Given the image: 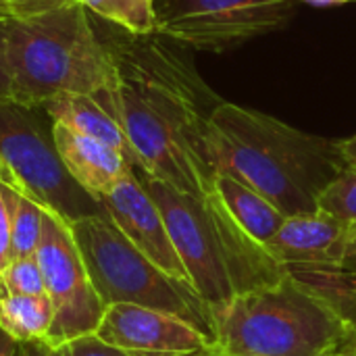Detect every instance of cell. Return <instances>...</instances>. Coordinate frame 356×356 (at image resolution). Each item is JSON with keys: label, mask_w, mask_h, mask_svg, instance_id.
Masks as SVG:
<instances>
[{"label": "cell", "mask_w": 356, "mask_h": 356, "mask_svg": "<svg viewBox=\"0 0 356 356\" xmlns=\"http://www.w3.org/2000/svg\"><path fill=\"white\" fill-rule=\"evenodd\" d=\"M0 294H21V296H46L42 269L38 257L15 259L4 275L0 277Z\"/></svg>", "instance_id": "19"}, {"label": "cell", "mask_w": 356, "mask_h": 356, "mask_svg": "<svg viewBox=\"0 0 356 356\" xmlns=\"http://www.w3.org/2000/svg\"><path fill=\"white\" fill-rule=\"evenodd\" d=\"M54 309L48 296L0 294V330L17 344L48 342Z\"/></svg>", "instance_id": "15"}, {"label": "cell", "mask_w": 356, "mask_h": 356, "mask_svg": "<svg viewBox=\"0 0 356 356\" xmlns=\"http://www.w3.org/2000/svg\"><path fill=\"white\" fill-rule=\"evenodd\" d=\"M350 227L336 217L315 211L286 217L267 244L271 257L292 275L305 277L334 271L342 259Z\"/></svg>", "instance_id": "11"}, {"label": "cell", "mask_w": 356, "mask_h": 356, "mask_svg": "<svg viewBox=\"0 0 356 356\" xmlns=\"http://www.w3.org/2000/svg\"><path fill=\"white\" fill-rule=\"evenodd\" d=\"M213 192L232 215V219L259 244L267 246L277 229L284 225L286 215L273 207L265 196L244 186L229 175H215Z\"/></svg>", "instance_id": "14"}, {"label": "cell", "mask_w": 356, "mask_h": 356, "mask_svg": "<svg viewBox=\"0 0 356 356\" xmlns=\"http://www.w3.org/2000/svg\"><path fill=\"white\" fill-rule=\"evenodd\" d=\"M336 356H338V355H336Z\"/></svg>", "instance_id": "32"}, {"label": "cell", "mask_w": 356, "mask_h": 356, "mask_svg": "<svg viewBox=\"0 0 356 356\" xmlns=\"http://www.w3.org/2000/svg\"><path fill=\"white\" fill-rule=\"evenodd\" d=\"M309 4H317V6H327V4H344V2H356V0H305Z\"/></svg>", "instance_id": "28"}, {"label": "cell", "mask_w": 356, "mask_h": 356, "mask_svg": "<svg viewBox=\"0 0 356 356\" xmlns=\"http://www.w3.org/2000/svg\"><path fill=\"white\" fill-rule=\"evenodd\" d=\"M319 211L336 217L348 227L356 225V167H346L321 194Z\"/></svg>", "instance_id": "18"}, {"label": "cell", "mask_w": 356, "mask_h": 356, "mask_svg": "<svg viewBox=\"0 0 356 356\" xmlns=\"http://www.w3.org/2000/svg\"><path fill=\"white\" fill-rule=\"evenodd\" d=\"M71 229L88 275L106 307L138 305L171 313L215 342L213 309L190 284L167 275L146 259L108 217H81L71 221Z\"/></svg>", "instance_id": "5"}, {"label": "cell", "mask_w": 356, "mask_h": 356, "mask_svg": "<svg viewBox=\"0 0 356 356\" xmlns=\"http://www.w3.org/2000/svg\"><path fill=\"white\" fill-rule=\"evenodd\" d=\"M213 317L225 356H336L356 342L338 302L292 273L236 296Z\"/></svg>", "instance_id": "3"}, {"label": "cell", "mask_w": 356, "mask_h": 356, "mask_svg": "<svg viewBox=\"0 0 356 356\" xmlns=\"http://www.w3.org/2000/svg\"><path fill=\"white\" fill-rule=\"evenodd\" d=\"M94 336L127 356H198L215 346L181 317L138 305L106 307Z\"/></svg>", "instance_id": "9"}, {"label": "cell", "mask_w": 356, "mask_h": 356, "mask_svg": "<svg viewBox=\"0 0 356 356\" xmlns=\"http://www.w3.org/2000/svg\"><path fill=\"white\" fill-rule=\"evenodd\" d=\"M100 202L115 227L146 259H150L167 275L190 284L186 267L169 236L163 213L136 171H129Z\"/></svg>", "instance_id": "10"}, {"label": "cell", "mask_w": 356, "mask_h": 356, "mask_svg": "<svg viewBox=\"0 0 356 356\" xmlns=\"http://www.w3.org/2000/svg\"><path fill=\"white\" fill-rule=\"evenodd\" d=\"M207 150L215 175L242 181L286 217L319 211L323 190L348 167L340 140L225 100L209 119Z\"/></svg>", "instance_id": "1"}, {"label": "cell", "mask_w": 356, "mask_h": 356, "mask_svg": "<svg viewBox=\"0 0 356 356\" xmlns=\"http://www.w3.org/2000/svg\"><path fill=\"white\" fill-rule=\"evenodd\" d=\"M298 280H302L305 284L321 290L323 294H327L334 300L356 296V225L350 227V232H348L342 259H340V263H338V267L334 271L305 275V277H298Z\"/></svg>", "instance_id": "17"}, {"label": "cell", "mask_w": 356, "mask_h": 356, "mask_svg": "<svg viewBox=\"0 0 356 356\" xmlns=\"http://www.w3.org/2000/svg\"><path fill=\"white\" fill-rule=\"evenodd\" d=\"M19 355V344L10 340L2 330H0V356H17Z\"/></svg>", "instance_id": "27"}, {"label": "cell", "mask_w": 356, "mask_h": 356, "mask_svg": "<svg viewBox=\"0 0 356 356\" xmlns=\"http://www.w3.org/2000/svg\"><path fill=\"white\" fill-rule=\"evenodd\" d=\"M138 177L163 213L192 288L213 311L288 273L232 219L215 192L196 198L150 175Z\"/></svg>", "instance_id": "2"}, {"label": "cell", "mask_w": 356, "mask_h": 356, "mask_svg": "<svg viewBox=\"0 0 356 356\" xmlns=\"http://www.w3.org/2000/svg\"><path fill=\"white\" fill-rule=\"evenodd\" d=\"M338 356H356V342L355 344H350L348 348H344V350H342Z\"/></svg>", "instance_id": "29"}, {"label": "cell", "mask_w": 356, "mask_h": 356, "mask_svg": "<svg viewBox=\"0 0 356 356\" xmlns=\"http://www.w3.org/2000/svg\"><path fill=\"white\" fill-rule=\"evenodd\" d=\"M17 356H63V348H54L46 342H31V344H19Z\"/></svg>", "instance_id": "24"}, {"label": "cell", "mask_w": 356, "mask_h": 356, "mask_svg": "<svg viewBox=\"0 0 356 356\" xmlns=\"http://www.w3.org/2000/svg\"><path fill=\"white\" fill-rule=\"evenodd\" d=\"M292 10L294 0H154L159 35L211 52L280 29Z\"/></svg>", "instance_id": "8"}, {"label": "cell", "mask_w": 356, "mask_h": 356, "mask_svg": "<svg viewBox=\"0 0 356 356\" xmlns=\"http://www.w3.org/2000/svg\"><path fill=\"white\" fill-rule=\"evenodd\" d=\"M198 356H225L217 346H213V348H209L207 353H202V355H198Z\"/></svg>", "instance_id": "30"}, {"label": "cell", "mask_w": 356, "mask_h": 356, "mask_svg": "<svg viewBox=\"0 0 356 356\" xmlns=\"http://www.w3.org/2000/svg\"><path fill=\"white\" fill-rule=\"evenodd\" d=\"M56 154L71 179L92 198L102 200L134 167L113 146L52 123Z\"/></svg>", "instance_id": "12"}, {"label": "cell", "mask_w": 356, "mask_h": 356, "mask_svg": "<svg viewBox=\"0 0 356 356\" xmlns=\"http://www.w3.org/2000/svg\"><path fill=\"white\" fill-rule=\"evenodd\" d=\"M336 302H338V307L344 311V315L348 317V321H350V325H353V330H355V336H356V296L340 298V300H336Z\"/></svg>", "instance_id": "25"}, {"label": "cell", "mask_w": 356, "mask_h": 356, "mask_svg": "<svg viewBox=\"0 0 356 356\" xmlns=\"http://www.w3.org/2000/svg\"><path fill=\"white\" fill-rule=\"evenodd\" d=\"M81 2L4 19L10 100L40 108L60 94H98L113 81L108 50Z\"/></svg>", "instance_id": "4"}, {"label": "cell", "mask_w": 356, "mask_h": 356, "mask_svg": "<svg viewBox=\"0 0 356 356\" xmlns=\"http://www.w3.org/2000/svg\"><path fill=\"white\" fill-rule=\"evenodd\" d=\"M340 146H342V154H344L346 165L348 167H356V136L346 138V140H340Z\"/></svg>", "instance_id": "26"}, {"label": "cell", "mask_w": 356, "mask_h": 356, "mask_svg": "<svg viewBox=\"0 0 356 356\" xmlns=\"http://www.w3.org/2000/svg\"><path fill=\"white\" fill-rule=\"evenodd\" d=\"M79 0H10V17H33L44 15Z\"/></svg>", "instance_id": "22"}, {"label": "cell", "mask_w": 356, "mask_h": 356, "mask_svg": "<svg viewBox=\"0 0 356 356\" xmlns=\"http://www.w3.org/2000/svg\"><path fill=\"white\" fill-rule=\"evenodd\" d=\"M42 209V238L35 257L46 296L54 309V323L46 344L63 348L73 340L94 336L106 305L88 275L71 221L46 204Z\"/></svg>", "instance_id": "7"}, {"label": "cell", "mask_w": 356, "mask_h": 356, "mask_svg": "<svg viewBox=\"0 0 356 356\" xmlns=\"http://www.w3.org/2000/svg\"><path fill=\"white\" fill-rule=\"evenodd\" d=\"M90 13L119 25L131 35L156 33L154 0H79Z\"/></svg>", "instance_id": "16"}, {"label": "cell", "mask_w": 356, "mask_h": 356, "mask_svg": "<svg viewBox=\"0 0 356 356\" xmlns=\"http://www.w3.org/2000/svg\"><path fill=\"white\" fill-rule=\"evenodd\" d=\"M0 13L10 15V0H0Z\"/></svg>", "instance_id": "31"}, {"label": "cell", "mask_w": 356, "mask_h": 356, "mask_svg": "<svg viewBox=\"0 0 356 356\" xmlns=\"http://www.w3.org/2000/svg\"><path fill=\"white\" fill-rule=\"evenodd\" d=\"M42 108L0 100V163L46 207L69 221L106 215L100 200L83 192L63 167L54 142L52 121L44 123Z\"/></svg>", "instance_id": "6"}, {"label": "cell", "mask_w": 356, "mask_h": 356, "mask_svg": "<svg viewBox=\"0 0 356 356\" xmlns=\"http://www.w3.org/2000/svg\"><path fill=\"white\" fill-rule=\"evenodd\" d=\"M15 261L13 252V215H10V198L6 184L0 177V277Z\"/></svg>", "instance_id": "20"}, {"label": "cell", "mask_w": 356, "mask_h": 356, "mask_svg": "<svg viewBox=\"0 0 356 356\" xmlns=\"http://www.w3.org/2000/svg\"><path fill=\"white\" fill-rule=\"evenodd\" d=\"M10 17L0 13V100H10V73L6 65V46H4V19Z\"/></svg>", "instance_id": "23"}, {"label": "cell", "mask_w": 356, "mask_h": 356, "mask_svg": "<svg viewBox=\"0 0 356 356\" xmlns=\"http://www.w3.org/2000/svg\"><path fill=\"white\" fill-rule=\"evenodd\" d=\"M52 123H60L75 134L100 140L119 150L136 171L131 146L117 119L92 94H60L40 106Z\"/></svg>", "instance_id": "13"}, {"label": "cell", "mask_w": 356, "mask_h": 356, "mask_svg": "<svg viewBox=\"0 0 356 356\" xmlns=\"http://www.w3.org/2000/svg\"><path fill=\"white\" fill-rule=\"evenodd\" d=\"M63 356H127L117 348L100 342L96 336H86L63 346Z\"/></svg>", "instance_id": "21"}]
</instances>
